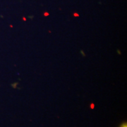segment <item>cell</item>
<instances>
[{"label": "cell", "instance_id": "obj_1", "mask_svg": "<svg viewBox=\"0 0 127 127\" xmlns=\"http://www.w3.org/2000/svg\"><path fill=\"white\" fill-rule=\"evenodd\" d=\"M121 127H127V124H124Z\"/></svg>", "mask_w": 127, "mask_h": 127}]
</instances>
